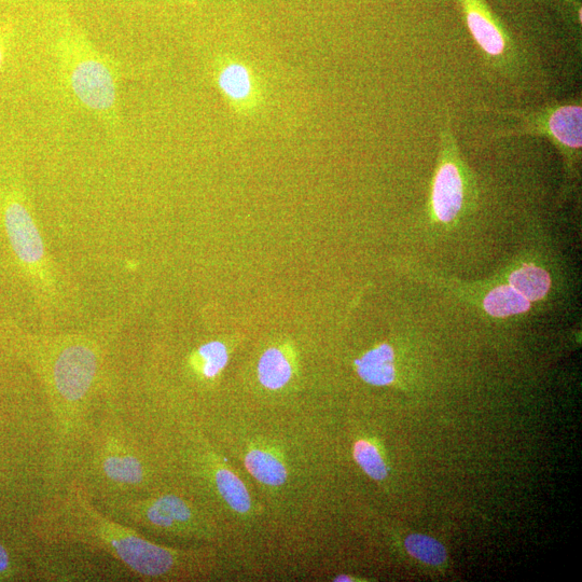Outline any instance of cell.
I'll use <instances>...</instances> for the list:
<instances>
[{
	"label": "cell",
	"mask_w": 582,
	"mask_h": 582,
	"mask_svg": "<svg viewBox=\"0 0 582 582\" xmlns=\"http://www.w3.org/2000/svg\"><path fill=\"white\" fill-rule=\"evenodd\" d=\"M59 78L75 103L99 120L107 131L121 128L120 66L97 49L85 33L65 26L54 41Z\"/></svg>",
	"instance_id": "6da1fadb"
},
{
	"label": "cell",
	"mask_w": 582,
	"mask_h": 582,
	"mask_svg": "<svg viewBox=\"0 0 582 582\" xmlns=\"http://www.w3.org/2000/svg\"><path fill=\"white\" fill-rule=\"evenodd\" d=\"M79 503L88 517V531L96 543L126 564L135 574L144 577H161L168 574L175 564V553L148 542L134 531L107 520L90 506Z\"/></svg>",
	"instance_id": "7a4b0ae2"
},
{
	"label": "cell",
	"mask_w": 582,
	"mask_h": 582,
	"mask_svg": "<svg viewBox=\"0 0 582 582\" xmlns=\"http://www.w3.org/2000/svg\"><path fill=\"white\" fill-rule=\"evenodd\" d=\"M215 86L234 115L242 118L259 113L265 104V88L254 68L231 54H221L212 67Z\"/></svg>",
	"instance_id": "3957f363"
},
{
	"label": "cell",
	"mask_w": 582,
	"mask_h": 582,
	"mask_svg": "<svg viewBox=\"0 0 582 582\" xmlns=\"http://www.w3.org/2000/svg\"><path fill=\"white\" fill-rule=\"evenodd\" d=\"M526 129L515 133H539L549 136L563 151H579L582 143V108L566 104L547 108L545 112L529 116Z\"/></svg>",
	"instance_id": "277c9868"
},
{
	"label": "cell",
	"mask_w": 582,
	"mask_h": 582,
	"mask_svg": "<svg viewBox=\"0 0 582 582\" xmlns=\"http://www.w3.org/2000/svg\"><path fill=\"white\" fill-rule=\"evenodd\" d=\"M96 367L95 354L88 346H68L54 365V381L59 393L68 401L81 399L89 391Z\"/></svg>",
	"instance_id": "5b68a950"
},
{
	"label": "cell",
	"mask_w": 582,
	"mask_h": 582,
	"mask_svg": "<svg viewBox=\"0 0 582 582\" xmlns=\"http://www.w3.org/2000/svg\"><path fill=\"white\" fill-rule=\"evenodd\" d=\"M4 219L8 237L18 257L26 265L37 266L44 258V244L34 219L18 193L5 201Z\"/></svg>",
	"instance_id": "8992f818"
},
{
	"label": "cell",
	"mask_w": 582,
	"mask_h": 582,
	"mask_svg": "<svg viewBox=\"0 0 582 582\" xmlns=\"http://www.w3.org/2000/svg\"><path fill=\"white\" fill-rule=\"evenodd\" d=\"M471 35L488 57L501 58L508 48L507 34L483 0H457Z\"/></svg>",
	"instance_id": "52a82bcc"
},
{
	"label": "cell",
	"mask_w": 582,
	"mask_h": 582,
	"mask_svg": "<svg viewBox=\"0 0 582 582\" xmlns=\"http://www.w3.org/2000/svg\"><path fill=\"white\" fill-rule=\"evenodd\" d=\"M464 179L457 165L450 158L441 160L432 192V207L437 219L443 224L452 223L464 204Z\"/></svg>",
	"instance_id": "ba28073f"
},
{
	"label": "cell",
	"mask_w": 582,
	"mask_h": 582,
	"mask_svg": "<svg viewBox=\"0 0 582 582\" xmlns=\"http://www.w3.org/2000/svg\"><path fill=\"white\" fill-rule=\"evenodd\" d=\"M131 514L135 520L152 528L170 532L183 530L193 520V512L189 505L174 495H164L134 504Z\"/></svg>",
	"instance_id": "9c48e42d"
},
{
	"label": "cell",
	"mask_w": 582,
	"mask_h": 582,
	"mask_svg": "<svg viewBox=\"0 0 582 582\" xmlns=\"http://www.w3.org/2000/svg\"><path fill=\"white\" fill-rule=\"evenodd\" d=\"M359 377L374 386L391 385L396 378L395 353L391 345L381 344L355 362Z\"/></svg>",
	"instance_id": "30bf717a"
},
{
	"label": "cell",
	"mask_w": 582,
	"mask_h": 582,
	"mask_svg": "<svg viewBox=\"0 0 582 582\" xmlns=\"http://www.w3.org/2000/svg\"><path fill=\"white\" fill-rule=\"evenodd\" d=\"M103 473L109 481L121 485L141 484L145 479V467L136 455L117 449L104 454Z\"/></svg>",
	"instance_id": "8fae6325"
},
{
	"label": "cell",
	"mask_w": 582,
	"mask_h": 582,
	"mask_svg": "<svg viewBox=\"0 0 582 582\" xmlns=\"http://www.w3.org/2000/svg\"><path fill=\"white\" fill-rule=\"evenodd\" d=\"M508 283L532 303L543 300L548 295L551 277L543 268L525 265L510 274Z\"/></svg>",
	"instance_id": "7c38bea8"
},
{
	"label": "cell",
	"mask_w": 582,
	"mask_h": 582,
	"mask_svg": "<svg viewBox=\"0 0 582 582\" xmlns=\"http://www.w3.org/2000/svg\"><path fill=\"white\" fill-rule=\"evenodd\" d=\"M483 308L493 317L505 318L528 312L531 302L507 284L492 289L484 298Z\"/></svg>",
	"instance_id": "4fadbf2b"
},
{
	"label": "cell",
	"mask_w": 582,
	"mask_h": 582,
	"mask_svg": "<svg viewBox=\"0 0 582 582\" xmlns=\"http://www.w3.org/2000/svg\"><path fill=\"white\" fill-rule=\"evenodd\" d=\"M291 374L293 368L282 350L271 348L263 353L258 364V378L263 386L280 390L290 381Z\"/></svg>",
	"instance_id": "5bb4252c"
},
{
	"label": "cell",
	"mask_w": 582,
	"mask_h": 582,
	"mask_svg": "<svg viewBox=\"0 0 582 582\" xmlns=\"http://www.w3.org/2000/svg\"><path fill=\"white\" fill-rule=\"evenodd\" d=\"M245 465L259 482L280 487L287 479L285 465L270 452L253 450L246 455Z\"/></svg>",
	"instance_id": "9a60e30c"
},
{
	"label": "cell",
	"mask_w": 582,
	"mask_h": 582,
	"mask_svg": "<svg viewBox=\"0 0 582 582\" xmlns=\"http://www.w3.org/2000/svg\"><path fill=\"white\" fill-rule=\"evenodd\" d=\"M215 481L218 492L226 503L240 514H246L252 508L249 495L243 481L231 470L220 468L216 471Z\"/></svg>",
	"instance_id": "2e32d148"
},
{
	"label": "cell",
	"mask_w": 582,
	"mask_h": 582,
	"mask_svg": "<svg viewBox=\"0 0 582 582\" xmlns=\"http://www.w3.org/2000/svg\"><path fill=\"white\" fill-rule=\"evenodd\" d=\"M405 547L411 557L428 565L438 566L447 560L446 548L437 539L427 535H410Z\"/></svg>",
	"instance_id": "e0dca14e"
},
{
	"label": "cell",
	"mask_w": 582,
	"mask_h": 582,
	"mask_svg": "<svg viewBox=\"0 0 582 582\" xmlns=\"http://www.w3.org/2000/svg\"><path fill=\"white\" fill-rule=\"evenodd\" d=\"M229 354L224 343L213 341L201 346L196 354V368L206 379H214L228 364Z\"/></svg>",
	"instance_id": "ac0fdd59"
},
{
	"label": "cell",
	"mask_w": 582,
	"mask_h": 582,
	"mask_svg": "<svg viewBox=\"0 0 582 582\" xmlns=\"http://www.w3.org/2000/svg\"><path fill=\"white\" fill-rule=\"evenodd\" d=\"M354 459L373 480L382 481L387 477V468L378 448L371 442L360 440L354 446Z\"/></svg>",
	"instance_id": "d6986e66"
},
{
	"label": "cell",
	"mask_w": 582,
	"mask_h": 582,
	"mask_svg": "<svg viewBox=\"0 0 582 582\" xmlns=\"http://www.w3.org/2000/svg\"><path fill=\"white\" fill-rule=\"evenodd\" d=\"M15 32V24L12 22H4L0 24V68L3 67L7 58Z\"/></svg>",
	"instance_id": "ffe728a7"
},
{
	"label": "cell",
	"mask_w": 582,
	"mask_h": 582,
	"mask_svg": "<svg viewBox=\"0 0 582 582\" xmlns=\"http://www.w3.org/2000/svg\"><path fill=\"white\" fill-rule=\"evenodd\" d=\"M10 566V560L6 549L0 545V576L5 575Z\"/></svg>",
	"instance_id": "44dd1931"
},
{
	"label": "cell",
	"mask_w": 582,
	"mask_h": 582,
	"mask_svg": "<svg viewBox=\"0 0 582 582\" xmlns=\"http://www.w3.org/2000/svg\"><path fill=\"white\" fill-rule=\"evenodd\" d=\"M335 581H343V582H345V581H353V578L350 577V576L341 575V576H338L335 579Z\"/></svg>",
	"instance_id": "7402d4cb"
},
{
	"label": "cell",
	"mask_w": 582,
	"mask_h": 582,
	"mask_svg": "<svg viewBox=\"0 0 582 582\" xmlns=\"http://www.w3.org/2000/svg\"><path fill=\"white\" fill-rule=\"evenodd\" d=\"M0 2H5V0H0Z\"/></svg>",
	"instance_id": "603a6c76"
}]
</instances>
